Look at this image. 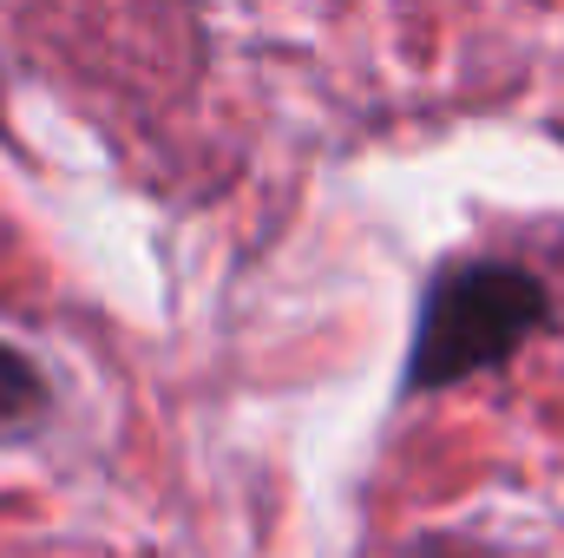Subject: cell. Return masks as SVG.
<instances>
[{"instance_id": "cell-1", "label": "cell", "mask_w": 564, "mask_h": 558, "mask_svg": "<svg viewBox=\"0 0 564 558\" xmlns=\"http://www.w3.org/2000/svg\"><path fill=\"white\" fill-rule=\"evenodd\" d=\"M552 329V289L512 257H446L421 289L401 395H440L506 368Z\"/></svg>"}, {"instance_id": "cell-2", "label": "cell", "mask_w": 564, "mask_h": 558, "mask_svg": "<svg viewBox=\"0 0 564 558\" xmlns=\"http://www.w3.org/2000/svg\"><path fill=\"white\" fill-rule=\"evenodd\" d=\"M53 415V388L40 375V362L13 342H0V447H20L33 440Z\"/></svg>"}]
</instances>
